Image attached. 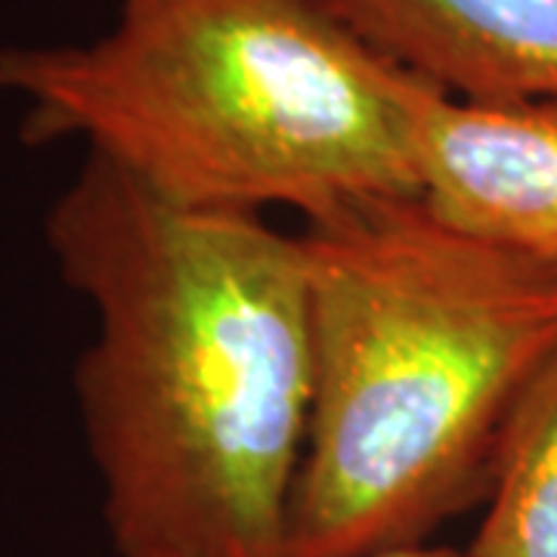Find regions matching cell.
Returning a JSON list of instances; mask_svg holds the SVG:
<instances>
[{
  "label": "cell",
  "mask_w": 557,
  "mask_h": 557,
  "mask_svg": "<svg viewBox=\"0 0 557 557\" xmlns=\"http://www.w3.org/2000/svg\"><path fill=\"white\" fill-rule=\"evenodd\" d=\"M468 557H557V357L520 399Z\"/></svg>",
  "instance_id": "obj_6"
},
{
  "label": "cell",
  "mask_w": 557,
  "mask_h": 557,
  "mask_svg": "<svg viewBox=\"0 0 557 557\" xmlns=\"http://www.w3.org/2000/svg\"><path fill=\"white\" fill-rule=\"evenodd\" d=\"M300 248L313 406L285 557L424 545L486 505L557 357V263L458 230L421 193L307 220Z\"/></svg>",
  "instance_id": "obj_2"
},
{
  "label": "cell",
  "mask_w": 557,
  "mask_h": 557,
  "mask_svg": "<svg viewBox=\"0 0 557 557\" xmlns=\"http://www.w3.org/2000/svg\"><path fill=\"white\" fill-rule=\"evenodd\" d=\"M97 335L75 399L121 557H285L313 406L300 236L84 156L44 220Z\"/></svg>",
  "instance_id": "obj_1"
},
{
  "label": "cell",
  "mask_w": 557,
  "mask_h": 557,
  "mask_svg": "<svg viewBox=\"0 0 557 557\" xmlns=\"http://www.w3.org/2000/svg\"><path fill=\"white\" fill-rule=\"evenodd\" d=\"M409 90L317 0H119L100 38L0 47L25 146L78 139L183 208L304 223L418 193Z\"/></svg>",
  "instance_id": "obj_3"
},
{
  "label": "cell",
  "mask_w": 557,
  "mask_h": 557,
  "mask_svg": "<svg viewBox=\"0 0 557 557\" xmlns=\"http://www.w3.org/2000/svg\"><path fill=\"white\" fill-rule=\"evenodd\" d=\"M375 53L474 102L557 100V0H317Z\"/></svg>",
  "instance_id": "obj_5"
},
{
  "label": "cell",
  "mask_w": 557,
  "mask_h": 557,
  "mask_svg": "<svg viewBox=\"0 0 557 557\" xmlns=\"http://www.w3.org/2000/svg\"><path fill=\"white\" fill-rule=\"evenodd\" d=\"M357 557H468V555H465V548H453V545H434V542H424V545L391 548V552H372V555H357Z\"/></svg>",
  "instance_id": "obj_7"
},
{
  "label": "cell",
  "mask_w": 557,
  "mask_h": 557,
  "mask_svg": "<svg viewBox=\"0 0 557 557\" xmlns=\"http://www.w3.org/2000/svg\"><path fill=\"white\" fill-rule=\"evenodd\" d=\"M418 193L458 230L557 263V100L474 102L412 75Z\"/></svg>",
  "instance_id": "obj_4"
}]
</instances>
